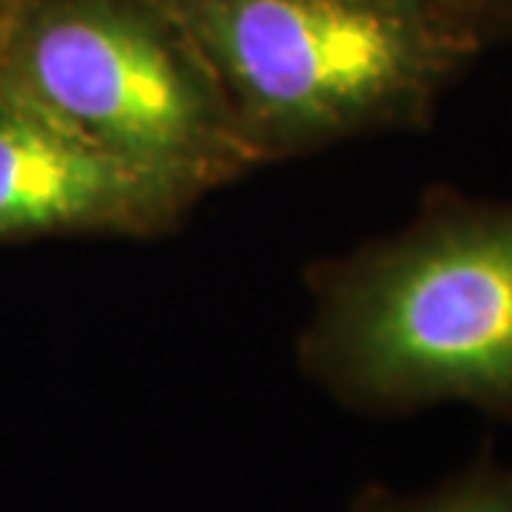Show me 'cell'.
Returning <instances> with one entry per match:
<instances>
[{"mask_svg": "<svg viewBox=\"0 0 512 512\" xmlns=\"http://www.w3.org/2000/svg\"><path fill=\"white\" fill-rule=\"evenodd\" d=\"M9 6H12V0H0V43H3V32H6V18H9Z\"/></svg>", "mask_w": 512, "mask_h": 512, "instance_id": "obj_7", "label": "cell"}, {"mask_svg": "<svg viewBox=\"0 0 512 512\" xmlns=\"http://www.w3.org/2000/svg\"><path fill=\"white\" fill-rule=\"evenodd\" d=\"M447 3L484 37L490 49L512 43V0H447Z\"/></svg>", "mask_w": 512, "mask_h": 512, "instance_id": "obj_6", "label": "cell"}, {"mask_svg": "<svg viewBox=\"0 0 512 512\" xmlns=\"http://www.w3.org/2000/svg\"><path fill=\"white\" fill-rule=\"evenodd\" d=\"M200 197L114 160L49 111L0 86V245L35 239H160Z\"/></svg>", "mask_w": 512, "mask_h": 512, "instance_id": "obj_4", "label": "cell"}, {"mask_svg": "<svg viewBox=\"0 0 512 512\" xmlns=\"http://www.w3.org/2000/svg\"><path fill=\"white\" fill-rule=\"evenodd\" d=\"M302 376L370 419L467 404L512 424V200L421 191L399 228L305 271Z\"/></svg>", "mask_w": 512, "mask_h": 512, "instance_id": "obj_1", "label": "cell"}, {"mask_svg": "<svg viewBox=\"0 0 512 512\" xmlns=\"http://www.w3.org/2000/svg\"><path fill=\"white\" fill-rule=\"evenodd\" d=\"M0 86L200 200L259 168L211 66L163 0H12Z\"/></svg>", "mask_w": 512, "mask_h": 512, "instance_id": "obj_3", "label": "cell"}, {"mask_svg": "<svg viewBox=\"0 0 512 512\" xmlns=\"http://www.w3.org/2000/svg\"><path fill=\"white\" fill-rule=\"evenodd\" d=\"M350 512H512V464L484 447L467 467L419 493L365 484Z\"/></svg>", "mask_w": 512, "mask_h": 512, "instance_id": "obj_5", "label": "cell"}, {"mask_svg": "<svg viewBox=\"0 0 512 512\" xmlns=\"http://www.w3.org/2000/svg\"><path fill=\"white\" fill-rule=\"evenodd\" d=\"M254 163L421 134L490 52L447 0H163Z\"/></svg>", "mask_w": 512, "mask_h": 512, "instance_id": "obj_2", "label": "cell"}]
</instances>
